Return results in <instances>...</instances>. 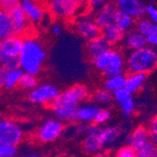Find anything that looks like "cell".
I'll return each instance as SVG.
<instances>
[{"mask_svg":"<svg viewBox=\"0 0 157 157\" xmlns=\"http://www.w3.org/2000/svg\"><path fill=\"white\" fill-rule=\"evenodd\" d=\"M93 99L94 101L99 103V104H107L111 102V100L113 99V94L112 92L103 89L99 90L93 94Z\"/></svg>","mask_w":157,"mask_h":157,"instance_id":"obj_31","label":"cell"},{"mask_svg":"<svg viewBox=\"0 0 157 157\" xmlns=\"http://www.w3.org/2000/svg\"><path fill=\"white\" fill-rule=\"evenodd\" d=\"M40 2H42V3H46V2H48L49 0H40Z\"/></svg>","mask_w":157,"mask_h":157,"instance_id":"obj_48","label":"cell"},{"mask_svg":"<svg viewBox=\"0 0 157 157\" xmlns=\"http://www.w3.org/2000/svg\"><path fill=\"white\" fill-rule=\"evenodd\" d=\"M124 39H125L126 45L133 50H137L140 48L146 47L148 44L147 38L141 33H139L138 31L129 33L126 37H124Z\"/></svg>","mask_w":157,"mask_h":157,"instance_id":"obj_23","label":"cell"},{"mask_svg":"<svg viewBox=\"0 0 157 157\" xmlns=\"http://www.w3.org/2000/svg\"><path fill=\"white\" fill-rule=\"evenodd\" d=\"M74 27L76 33L87 41L101 36L102 30L97 26L94 20L84 14L74 19Z\"/></svg>","mask_w":157,"mask_h":157,"instance_id":"obj_9","label":"cell"},{"mask_svg":"<svg viewBox=\"0 0 157 157\" xmlns=\"http://www.w3.org/2000/svg\"><path fill=\"white\" fill-rule=\"evenodd\" d=\"M136 151L130 146H123L118 150L115 154V157H136Z\"/></svg>","mask_w":157,"mask_h":157,"instance_id":"obj_37","label":"cell"},{"mask_svg":"<svg viewBox=\"0 0 157 157\" xmlns=\"http://www.w3.org/2000/svg\"><path fill=\"white\" fill-rule=\"evenodd\" d=\"M136 157H157V147L150 142L136 151Z\"/></svg>","mask_w":157,"mask_h":157,"instance_id":"obj_33","label":"cell"},{"mask_svg":"<svg viewBox=\"0 0 157 157\" xmlns=\"http://www.w3.org/2000/svg\"><path fill=\"white\" fill-rule=\"evenodd\" d=\"M64 131V123L56 119H47L42 122L37 131L38 138L44 143H49L59 138Z\"/></svg>","mask_w":157,"mask_h":157,"instance_id":"obj_8","label":"cell"},{"mask_svg":"<svg viewBox=\"0 0 157 157\" xmlns=\"http://www.w3.org/2000/svg\"><path fill=\"white\" fill-rule=\"evenodd\" d=\"M118 8L115 3L108 2L101 10L94 13V22L100 29H104L106 26L115 23V17L118 12Z\"/></svg>","mask_w":157,"mask_h":157,"instance_id":"obj_11","label":"cell"},{"mask_svg":"<svg viewBox=\"0 0 157 157\" xmlns=\"http://www.w3.org/2000/svg\"><path fill=\"white\" fill-rule=\"evenodd\" d=\"M92 63L96 70L102 72L105 77L123 74L124 61L121 54L118 50L110 49L94 59Z\"/></svg>","mask_w":157,"mask_h":157,"instance_id":"obj_3","label":"cell"},{"mask_svg":"<svg viewBox=\"0 0 157 157\" xmlns=\"http://www.w3.org/2000/svg\"><path fill=\"white\" fill-rule=\"evenodd\" d=\"M126 78L127 76L124 74H120L118 75L106 77V80L104 83V89L112 93L119 90L124 89L126 84Z\"/></svg>","mask_w":157,"mask_h":157,"instance_id":"obj_24","label":"cell"},{"mask_svg":"<svg viewBox=\"0 0 157 157\" xmlns=\"http://www.w3.org/2000/svg\"><path fill=\"white\" fill-rule=\"evenodd\" d=\"M136 28H137V31L139 33H141L142 35H144L146 38H148L151 35L157 34L155 24H153L148 20L139 21L136 25Z\"/></svg>","mask_w":157,"mask_h":157,"instance_id":"obj_29","label":"cell"},{"mask_svg":"<svg viewBox=\"0 0 157 157\" xmlns=\"http://www.w3.org/2000/svg\"><path fill=\"white\" fill-rule=\"evenodd\" d=\"M110 117H111V112L108 109H101L100 108L93 122L96 125H101V124L105 123L110 119Z\"/></svg>","mask_w":157,"mask_h":157,"instance_id":"obj_36","label":"cell"},{"mask_svg":"<svg viewBox=\"0 0 157 157\" xmlns=\"http://www.w3.org/2000/svg\"><path fill=\"white\" fill-rule=\"evenodd\" d=\"M89 97V90L85 85L76 84L66 90L60 92L56 99L51 104V106H79Z\"/></svg>","mask_w":157,"mask_h":157,"instance_id":"obj_5","label":"cell"},{"mask_svg":"<svg viewBox=\"0 0 157 157\" xmlns=\"http://www.w3.org/2000/svg\"><path fill=\"white\" fill-rule=\"evenodd\" d=\"M119 10L123 11L133 18L141 17L146 12L145 7L139 0H116Z\"/></svg>","mask_w":157,"mask_h":157,"instance_id":"obj_16","label":"cell"},{"mask_svg":"<svg viewBox=\"0 0 157 157\" xmlns=\"http://www.w3.org/2000/svg\"><path fill=\"white\" fill-rule=\"evenodd\" d=\"M1 3H2V0H0V7H1Z\"/></svg>","mask_w":157,"mask_h":157,"instance_id":"obj_49","label":"cell"},{"mask_svg":"<svg viewBox=\"0 0 157 157\" xmlns=\"http://www.w3.org/2000/svg\"><path fill=\"white\" fill-rule=\"evenodd\" d=\"M47 53L44 44L37 38L25 36L23 48L19 55L20 69L25 74L37 75L40 74Z\"/></svg>","mask_w":157,"mask_h":157,"instance_id":"obj_1","label":"cell"},{"mask_svg":"<svg viewBox=\"0 0 157 157\" xmlns=\"http://www.w3.org/2000/svg\"><path fill=\"white\" fill-rule=\"evenodd\" d=\"M10 16L12 19L13 23V28H14V35H18V36H23L25 37L27 32H28V28H29V22H28L25 12L23 10L18 8L14 11L10 13Z\"/></svg>","mask_w":157,"mask_h":157,"instance_id":"obj_18","label":"cell"},{"mask_svg":"<svg viewBox=\"0 0 157 157\" xmlns=\"http://www.w3.org/2000/svg\"><path fill=\"white\" fill-rule=\"evenodd\" d=\"M112 49V45L107 42L102 36H99L88 41L86 46V53L89 58L93 60L97 56Z\"/></svg>","mask_w":157,"mask_h":157,"instance_id":"obj_15","label":"cell"},{"mask_svg":"<svg viewBox=\"0 0 157 157\" xmlns=\"http://www.w3.org/2000/svg\"><path fill=\"white\" fill-rule=\"evenodd\" d=\"M151 142V133L146 126H138L127 137L126 145L132 147L136 151Z\"/></svg>","mask_w":157,"mask_h":157,"instance_id":"obj_13","label":"cell"},{"mask_svg":"<svg viewBox=\"0 0 157 157\" xmlns=\"http://www.w3.org/2000/svg\"><path fill=\"white\" fill-rule=\"evenodd\" d=\"M21 6V0H2L0 10L8 13H11Z\"/></svg>","mask_w":157,"mask_h":157,"instance_id":"obj_34","label":"cell"},{"mask_svg":"<svg viewBox=\"0 0 157 157\" xmlns=\"http://www.w3.org/2000/svg\"><path fill=\"white\" fill-rule=\"evenodd\" d=\"M3 56H4V53H3V51H2V40H0V61L2 60Z\"/></svg>","mask_w":157,"mask_h":157,"instance_id":"obj_47","label":"cell"},{"mask_svg":"<svg viewBox=\"0 0 157 157\" xmlns=\"http://www.w3.org/2000/svg\"><path fill=\"white\" fill-rule=\"evenodd\" d=\"M101 128L99 125H90L87 128L86 136L83 140L84 149L90 153H95L103 149V145L100 140Z\"/></svg>","mask_w":157,"mask_h":157,"instance_id":"obj_12","label":"cell"},{"mask_svg":"<svg viewBox=\"0 0 157 157\" xmlns=\"http://www.w3.org/2000/svg\"><path fill=\"white\" fill-rule=\"evenodd\" d=\"M12 35H14V28L10 13L0 10V40H5Z\"/></svg>","mask_w":157,"mask_h":157,"instance_id":"obj_21","label":"cell"},{"mask_svg":"<svg viewBox=\"0 0 157 157\" xmlns=\"http://www.w3.org/2000/svg\"><path fill=\"white\" fill-rule=\"evenodd\" d=\"M101 36L107 41L111 45L117 44L119 42L124 39L125 32L121 30L119 26H117L115 24H112L108 26H106L101 31Z\"/></svg>","mask_w":157,"mask_h":157,"instance_id":"obj_19","label":"cell"},{"mask_svg":"<svg viewBox=\"0 0 157 157\" xmlns=\"http://www.w3.org/2000/svg\"><path fill=\"white\" fill-rule=\"evenodd\" d=\"M145 10H146V12H148L151 19L156 24L157 23V10L152 5H148L145 8Z\"/></svg>","mask_w":157,"mask_h":157,"instance_id":"obj_38","label":"cell"},{"mask_svg":"<svg viewBox=\"0 0 157 157\" xmlns=\"http://www.w3.org/2000/svg\"><path fill=\"white\" fill-rule=\"evenodd\" d=\"M147 40H148V44H152V45L157 46V34L151 35V36L148 37V38H147Z\"/></svg>","mask_w":157,"mask_h":157,"instance_id":"obj_42","label":"cell"},{"mask_svg":"<svg viewBox=\"0 0 157 157\" xmlns=\"http://www.w3.org/2000/svg\"><path fill=\"white\" fill-rule=\"evenodd\" d=\"M99 110H100V108L96 105H93V104L83 105L81 106H78V108L76 110L77 121H79L83 123L93 122Z\"/></svg>","mask_w":157,"mask_h":157,"instance_id":"obj_20","label":"cell"},{"mask_svg":"<svg viewBox=\"0 0 157 157\" xmlns=\"http://www.w3.org/2000/svg\"><path fill=\"white\" fill-rule=\"evenodd\" d=\"M14 157H40L39 154L36 153H27V154H21V155H15Z\"/></svg>","mask_w":157,"mask_h":157,"instance_id":"obj_45","label":"cell"},{"mask_svg":"<svg viewBox=\"0 0 157 157\" xmlns=\"http://www.w3.org/2000/svg\"><path fill=\"white\" fill-rule=\"evenodd\" d=\"M61 30H62L61 26L58 24H56L52 26V33L54 35H59L61 33Z\"/></svg>","mask_w":157,"mask_h":157,"instance_id":"obj_41","label":"cell"},{"mask_svg":"<svg viewBox=\"0 0 157 157\" xmlns=\"http://www.w3.org/2000/svg\"><path fill=\"white\" fill-rule=\"evenodd\" d=\"M147 74L143 73H131L130 75H128L126 78L125 90H128L130 93L136 92L144 84L146 79Z\"/></svg>","mask_w":157,"mask_h":157,"instance_id":"obj_22","label":"cell"},{"mask_svg":"<svg viewBox=\"0 0 157 157\" xmlns=\"http://www.w3.org/2000/svg\"><path fill=\"white\" fill-rule=\"evenodd\" d=\"M38 85H39V81L36 75H32L25 74V73L23 74L18 83V86L22 90H27V91L34 90Z\"/></svg>","mask_w":157,"mask_h":157,"instance_id":"obj_28","label":"cell"},{"mask_svg":"<svg viewBox=\"0 0 157 157\" xmlns=\"http://www.w3.org/2000/svg\"><path fill=\"white\" fill-rule=\"evenodd\" d=\"M108 2H109L108 0H86L85 6L90 13L94 14L98 10H101L105 5H106Z\"/></svg>","mask_w":157,"mask_h":157,"instance_id":"obj_32","label":"cell"},{"mask_svg":"<svg viewBox=\"0 0 157 157\" xmlns=\"http://www.w3.org/2000/svg\"><path fill=\"white\" fill-rule=\"evenodd\" d=\"M20 7L29 24H40L46 14V9L40 0H21Z\"/></svg>","mask_w":157,"mask_h":157,"instance_id":"obj_10","label":"cell"},{"mask_svg":"<svg viewBox=\"0 0 157 157\" xmlns=\"http://www.w3.org/2000/svg\"><path fill=\"white\" fill-rule=\"evenodd\" d=\"M134 23L133 17H131L130 15H128L127 13L118 10L116 17H115V24L117 26H119L121 30H123L124 32H126L127 30H129L132 27Z\"/></svg>","mask_w":157,"mask_h":157,"instance_id":"obj_27","label":"cell"},{"mask_svg":"<svg viewBox=\"0 0 157 157\" xmlns=\"http://www.w3.org/2000/svg\"><path fill=\"white\" fill-rule=\"evenodd\" d=\"M24 37L12 35L5 40H2V51L4 56H19L23 48Z\"/></svg>","mask_w":157,"mask_h":157,"instance_id":"obj_17","label":"cell"},{"mask_svg":"<svg viewBox=\"0 0 157 157\" xmlns=\"http://www.w3.org/2000/svg\"><path fill=\"white\" fill-rule=\"evenodd\" d=\"M93 157H110V154H109V152L101 150V151L95 152L94 155H93Z\"/></svg>","mask_w":157,"mask_h":157,"instance_id":"obj_43","label":"cell"},{"mask_svg":"<svg viewBox=\"0 0 157 157\" xmlns=\"http://www.w3.org/2000/svg\"><path fill=\"white\" fill-rule=\"evenodd\" d=\"M81 8L71 0H49L46 2L47 13L56 20L74 21Z\"/></svg>","mask_w":157,"mask_h":157,"instance_id":"obj_4","label":"cell"},{"mask_svg":"<svg viewBox=\"0 0 157 157\" xmlns=\"http://www.w3.org/2000/svg\"><path fill=\"white\" fill-rule=\"evenodd\" d=\"M155 26H156V30H157V23L155 24Z\"/></svg>","mask_w":157,"mask_h":157,"instance_id":"obj_50","label":"cell"},{"mask_svg":"<svg viewBox=\"0 0 157 157\" xmlns=\"http://www.w3.org/2000/svg\"><path fill=\"white\" fill-rule=\"evenodd\" d=\"M17 154V147L0 143V157H14Z\"/></svg>","mask_w":157,"mask_h":157,"instance_id":"obj_35","label":"cell"},{"mask_svg":"<svg viewBox=\"0 0 157 157\" xmlns=\"http://www.w3.org/2000/svg\"><path fill=\"white\" fill-rule=\"evenodd\" d=\"M0 65H2L7 71L9 70H14L20 68V62H19V56H4L2 60L0 61Z\"/></svg>","mask_w":157,"mask_h":157,"instance_id":"obj_30","label":"cell"},{"mask_svg":"<svg viewBox=\"0 0 157 157\" xmlns=\"http://www.w3.org/2000/svg\"><path fill=\"white\" fill-rule=\"evenodd\" d=\"M156 67L157 53L147 46L134 50L128 59V68L131 73L148 74Z\"/></svg>","mask_w":157,"mask_h":157,"instance_id":"obj_2","label":"cell"},{"mask_svg":"<svg viewBox=\"0 0 157 157\" xmlns=\"http://www.w3.org/2000/svg\"><path fill=\"white\" fill-rule=\"evenodd\" d=\"M120 130L117 127H105L101 128V132H100V140L103 145V148L112 144L115 142L118 137L120 136Z\"/></svg>","mask_w":157,"mask_h":157,"instance_id":"obj_25","label":"cell"},{"mask_svg":"<svg viewBox=\"0 0 157 157\" xmlns=\"http://www.w3.org/2000/svg\"><path fill=\"white\" fill-rule=\"evenodd\" d=\"M6 73H7V70L2 65H0V88L4 87L5 79H6Z\"/></svg>","mask_w":157,"mask_h":157,"instance_id":"obj_40","label":"cell"},{"mask_svg":"<svg viewBox=\"0 0 157 157\" xmlns=\"http://www.w3.org/2000/svg\"><path fill=\"white\" fill-rule=\"evenodd\" d=\"M71 1L74 2L75 4H76V5L79 6V7L85 6V3H86V0H71Z\"/></svg>","mask_w":157,"mask_h":157,"instance_id":"obj_46","label":"cell"},{"mask_svg":"<svg viewBox=\"0 0 157 157\" xmlns=\"http://www.w3.org/2000/svg\"><path fill=\"white\" fill-rule=\"evenodd\" d=\"M148 129H149L151 134L157 135V115L154 116L151 119V121H150V124L148 126Z\"/></svg>","mask_w":157,"mask_h":157,"instance_id":"obj_39","label":"cell"},{"mask_svg":"<svg viewBox=\"0 0 157 157\" xmlns=\"http://www.w3.org/2000/svg\"><path fill=\"white\" fill-rule=\"evenodd\" d=\"M23 74H24V72L20 68L7 71L4 88H6L7 90H11V89H14L15 87H17L19 80L21 78V76L23 75Z\"/></svg>","mask_w":157,"mask_h":157,"instance_id":"obj_26","label":"cell"},{"mask_svg":"<svg viewBox=\"0 0 157 157\" xmlns=\"http://www.w3.org/2000/svg\"><path fill=\"white\" fill-rule=\"evenodd\" d=\"M113 99L115 100L118 105L120 106L121 110L122 111L123 116L129 117L132 115V113L135 110V102L133 94L130 93L125 89L119 90L115 92H113Z\"/></svg>","mask_w":157,"mask_h":157,"instance_id":"obj_14","label":"cell"},{"mask_svg":"<svg viewBox=\"0 0 157 157\" xmlns=\"http://www.w3.org/2000/svg\"><path fill=\"white\" fill-rule=\"evenodd\" d=\"M60 93L59 88L52 84H41L30 90L28 100L36 105H51Z\"/></svg>","mask_w":157,"mask_h":157,"instance_id":"obj_6","label":"cell"},{"mask_svg":"<svg viewBox=\"0 0 157 157\" xmlns=\"http://www.w3.org/2000/svg\"><path fill=\"white\" fill-rule=\"evenodd\" d=\"M23 138L22 128L18 123L7 119H0V143L17 146Z\"/></svg>","mask_w":157,"mask_h":157,"instance_id":"obj_7","label":"cell"},{"mask_svg":"<svg viewBox=\"0 0 157 157\" xmlns=\"http://www.w3.org/2000/svg\"><path fill=\"white\" fill-rule=\"evenodd\" d=\"M151 143L153 144L155 147H157V135L151 134Z\"/></svg>","mask_w":157,"mask_h":157,"instance_id":"obj_44","label":"cell"}]
</instances>
